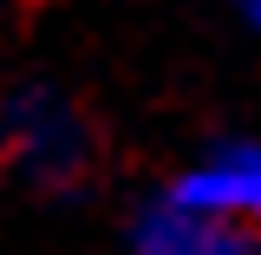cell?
Segmentation results:
<instances>
[{
  "label": "cell",
  "instance_id": "277c9868",
  "mask_svg": "<svg viewBox=\"0 0 261 255\" xmlns=\"http://www.w3.org/2000/svg\"><path fill=\"white\" fill-rule=\"evenodd\" d=\"M242 20H248V27L261 33V0H242Z\"/></svg>",
  "mask_w": 261,
  "mask_h": 255
},
{
  "label": "cell",
  "instance_id": "7a4b0ae2",
  "mask_svg": "<svg viewBox=\"0 0 261 255\" xmlns=\"http://www.w3.org/2000/svg\"><path fill=\"white\" fill-rule=\"evenodd\" d=\"M163 196L190 203L202 216L261 229V131H228L216 144H202V151L163 183Z\"/></svg>",
  "mask_w": 261,
  "mask_h": 255
},
{
  "label": "cell",
  "instance_id": "3957f363",
  "mask_svg": "<svg viewBox=\"0 0 261 255\" xmlns=\"http://www.w3.org/2000/svg\"><path fill=\"white\" fill-rule=\"evenodd\" d=\"M124 255H261V229L202 216L176 196H150L124 229Z\"/></svg>",
  "mask_w": 261,
  "mask_h": 255
},
{
  "label": "cell",
  "instance_id": "6da1fadb",
  "mask_svg": "<svg viewBox=\"0 0 261 255\" xmlns=\"http://www.w3.org/2000/svg\"><path fill=\"white\" fill-rule=\"evenodd\" d=\"M0 164L33 183H79L92 170V118L53 85H20L0 105Z\"/></svg>",
  "mask_w": 261,
  "mask_h": 255
},
{
  "label": "cell",
  "instance_id": "5b68a950",
  "mask_svg": "<svg viewBox=\"0 0 261 255\" xmlns=\"http://www.w3.org/2000/svg\"><path fill=\"white\" fill-rule=\"evenodd\" d=\"M235 7H242V0H235Z\"/></svg>",
  "mask_w": 261,
  "mask_h": 255
}]
</instances>
